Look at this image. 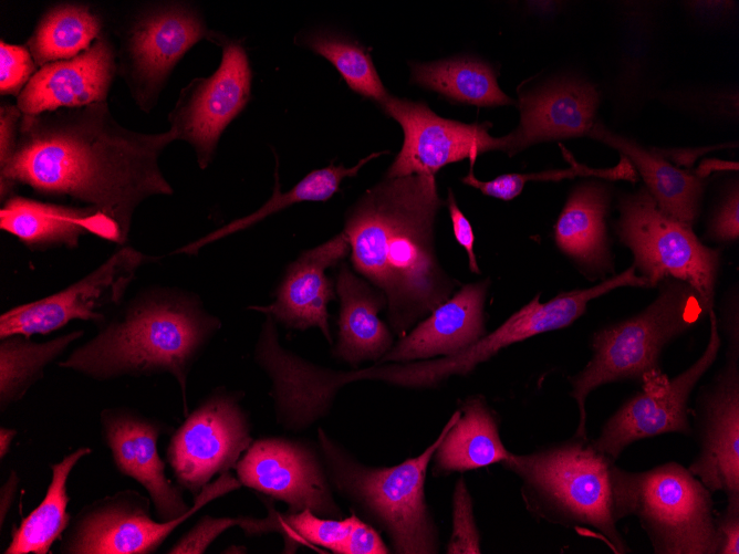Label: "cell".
I'll return each instance as SVG.
<instances>
[{"instance_id":"cell-1","label":"cell","mask_w":739,"mask_h":554,"mask_svg":"<svg viewBox=\"0 0 739 554\" xmlns=\"http://www.w3.org/2000/svg\"><path fill=\"white\" fill-rule=\"evenodd\" d=\"M171 129L144 134L121 126L106 102L23 115L15 146L0 163L3 202L18 185L92 207L127 240L133 215L147 198L171 195L158 158Z\"/></svg>"},{"instance_id":"cell-2","label":"cell","mask_w":739,"mask_h":554,"mask_svg":"<svg viewBox=\"0 0 739 554\" xmlns=\"http://www.w3.org/2000/svg\"><path fill=\"white\" fill-rule=\"evenodd\" d=\"M443 205L434 175H409L366 190L345 218L353 266L384 294L398 338L457 285L435 252L434 223Z\"/></svg>"},{"instance_id":"cell-3","label":"cell","mask_w":739,"mask_h":554,"mask_svg":"<svg viewBox=\"0 0 739 554\" xmlns=\"http://www.w3.org/2000/svg\"><path fill=\"white\" fill-rule=\"evenodd\" d=\"M220 326L196 295L149 288L122 303L58 365L97 381L169 374L180 387L187 415L189 372Z\"/></svg>"},{"instance_id":"cell-4","label":"cell","mask_w":739,"mask_h":554,"mask_svg":"<svg viewBox=\"0 0 739 554\" xmlns=\"http://www.w3.org/2000/svg\"><path fill=\"white\" fill-rule=\"evenodd\" d=\"M601 452L592 439H570L500 464L521 481L527 510L537 519L594 537L614 554L631 551L617 524L629 516L627 470Z\"/></svg>"},{"instance_id":"cell-5","label":"cell","mask_w":739,"mask_h":554,"mask_svg":"<svg viewBox=\"0 0 739 554\" xmlns=\"http://www.w3.org/2000/svg\"><path fill=\"white\" fill-rule=\"evenodd\" d=\"M459 415L457 409L421 453L392 467H372L358 461L323 429H318V449L333 491L350 502L362 520L385 533L394 553L439 552V529L426 501L425 482L443 436Z\"/></svg>"},{"instance_id":"cell-6","label":"cell","mask_w":739,"mask_h":554,"mask_svg":"<svg viewBox=\"0 0 739 554\" xmlns=\"http://www.w3.org/2000/svg\"><path fill=\"white\" fill-rule=\"evenodd\" d=\"M659 283L656 299L642 312L593 334L591 359L570 378L580 414L575 436L587 437L585 401L597 387L635 380L642 390H662L669 380L659 364L663 349L712 310L687 282L668 278Z\"/></svg>"},{"instance_id":"cell-7","label":"cell","mask_w":739,"mask_h":554,"mask_svg":"<svg viewBox=\"0 0 739 554\" xmlns=\"http://www.w3.org/2000/svg\"><path fill=\"white\" fill-rule=\"evenodd\" d=\"M627 500L655 554L718 553L711 491L683 464L628 471Z\"/></svg>"},{"instance_id":"cell-8","label":"cell","mask_w":739,"mask_h":554,"mask_svg":"<svg viewBox=\"0 0 739 554\" xmlns=\"http://www.w3.org/2000/svg\"><path fill=\"white\" fill-rule=\"evenodd\" d=\"M617 234L634 254L649 286L677 279L714 304L719 252L704 245L687 224L664 211L646 188L620 200Z\"/></svg>"},{"instance_id":"cell-9","label":"cell","mask_w":739,"mask_h":554,"mask_svg":"<svg viewBox=\"0 0 739 554\" xmlns=\"http://www.w3.org/2000/svg\"><path fill=\"white\" fill-rule=\"evenodd\" d=\"M241 487L230 472L202 488L186 514L170 521H155L150 499L134 490L118 491L97 499L80 510L63 536L59 553L65 554H149L169 534L207 503Z\"/></svg>"},{"instance_id":"cell-10","label":"cell","mask_w":739,"mask_h":554,"mask_svg":"<svg viewBox=\"0 0 739 554\" xmlns=\"http://www.w3.org/2000/svg\"><path fill=\"white\" fill-rule=\"evenodd\" d=\"M243 394L217 388L174 431L166 458L177 484L198 495L216 474L235 468L253 442Z\"/></svg>"},{"instance_id":"cell-11","label":"cell","mask_w":739,"mask_h":554,"mask_svg":"<svg viewBox=\"0 0 739 554\" xmlns=\"http://www.w3.org/2000/svg\"><path fill=\"white\" fill-rule=\"evenodd\" d=\"M149 257L123 245L79 281L45 297L17 305L0 316V338L46 335L81 320L102 326L124 300Z\"/></svg>"},{"instance_id":"cell-12","label":"cell","mask_w":739,"mask_h":554,"mask_svg":"<svg viewBox=\"0 0 739 554\" xmlns=\"http://www.w3.org/2000/svg\"><path fill=\"white\" fill-rule=\"evenodd\" d=\"M233 469L241 485L283 501L289 513L309 509L320 516L343 518L318 446L282 437L258 439Z\"/></svg>"},{"instance_id":"cell-13","label":"cell","mask_w":739,"mask_h":554,"mask_svg":"<svg viewBox=\"0 0 739 554\" xmlns=\"http://www.w3.org/2000/svg\"><path fill=\"white\" fill-rule=\"evenodd\" d=\"M403 128L404 143L386 171V178L436 175L444 166L478 155L506 150L511 155L510 135L492 137L487 124H464L436 115L426 104L388 95L381 104Z\"/></svg>"},{"instance_id":"cell-14","label":"cell","mask_w":739,"mask_h":554,"mask_svg":"<svg viewBox=\"0 0 739 554\" xmlns=\"http://www.w3.org/2000/svg\"><path fill=\"white\" fill-rule=\"evenodd\" d=\"M220 45L218 69L184 87L168 116L176 139L194 147L202 169L211 161L225 128L250 98L252 73L243 46L228 39H222Z\"/></svg>"},{"instance_id":"cell-15","label":"cell","mask_w":739,"mask_h":554,"mask_svg":"<svg viewBox=\"0 0 739 554\" xmlns=\"http://www.w3.org/2000/svg\"><path fill=\"white\" fill-rule=\"evenodd\" d=\"M710 335L698 359L659 391L642 390L627 399L602 426L595 447L616 461L633 442L664 433L693 437L689 398L697 383L716 360L721 338L714 310L709 313Z\"/></svg>"},{"instance_id":"cell-16","label":"cell","mask_w":739,"mask_h":554,"mask_svg":"<svg viewBox=\"0 0 739 554\" xmlns=\"http://www.w3.org/2000/svg\"><path fill=\"white\" fill-rule=\"evenodd\" d=\"M691 425L697 453L688 467L711 492L739 501V351L727 359L708 387L701 389Z\"/></svg>"},{"instance_id":"cell-17","label":"cell","mask_w":739,"mask_h":554,"mask_svg":"<svg viewBox=\"0 0 739 554\" xmlns=\"http://www.w3.org/2000/svg\"><path fill=\"white\" fill-rule=\"evenodd\" d=\"M205 38L218 44L222 40L207 29L197 11L181 3L160 4L135 20L127 33L125 54L133 91L142 106L155 102L178 61Z\"/></svg>"},{"instance_id":"cell-18","label":"cell","mask_w":739,"mask_h":554,"mask_svg":"<svg viewBox=\"0 0 739 554\" xmlns=\"http://www.w3.org/2000/svg\"><path fill=\"white\" fill-rule=\"evenodd\" d=\"M103 440L117 471L139 483L148 493L159 521L183 516L190 506L183 488L166 475L158 439L171 427L128 407L104 408L100 414Z\"/></svg>"},{"instance_id":"cell-19","label":"cell","mask_w":739,"mask_h":554,"mask_svg":"<svg viewBox=\"0 0 739 554\" xmlns=\"http://www.w3.org/2000/svg\"><path fill=\"white\" fill-rule=\"evenodd\" d=\"M348 252L350 243L344 232L302 252L288 265L275 300L268 305H251L248 309L263 313L289 328L304 331L318 327L332 344L327 304L336 293L325 271L341 262Z\"/></svg>"},{"instance_id":"cell-20","label":"cell","mask_w":739,"mask_h":554,"mask_svg":"<svg viewBox=\"0 0 739 554\" xmlns=\"http://www.w3.org/2000/svg\"><path fill=\"white\" fill-rule=\"evenodd\" d=\"M115 70L114 48L101 35L79 55L40 66L17 106L23 115H37L105 102Z\"/></svg>"},{"instance_id":"cell-21","label":"cell","mask_w":739,"mask_h":554,"mask_svg":"<svg viewBox=\"0 0 739 554\" xmlns=\"http://www.w3.org/2000/svg\"><path fill=\"white\" fill-rule=\"evenodd\" d=\"M488 285V280L462 285L375 364L450 356L475 344L487 334L485 302Z\"/></svg>"},{"instance_id":"cell-22","label":"cell","mask_w":739,"mask_h":554,"mask_svg":"<svg viewBox=\"0 0 739 554\" xmlns=\"http://www.w3.org/2000/svg\"><path fill=\"white\" fill-rule=\"evenodd\" d=\"M0 228L31 250L75 248L86 234L124 244L116 223L92 207L65 206L18 195L3 201Z\"/></svg>"},{"instance_id":"cell-23","label":"cell","mask_w":739,"mask_h":554,"mask_svg":"<svg viewBox=\"0 0 739 554\" xmlns=\"http://www.w3.org/2000/svg\"><path fill=\"white\" fill-rule=\"evenodd\" d=\"M520 125L510 135L512 154L535 143L587 135L599 104L593 85L574 79L521 94Z\"/></svg>"},{"instance_id":"cell-24","label":"cell","mask_w":739,"mask_h":554,"mask_svg":"<svg viewBox=\"0 0 739 554\" xmlns=\"http://www.w3.org/2000/svg\"><path fill=\"white\" fill-rule=\"evenodd\" d=\"M335 291L340 297L337 342L334 357L357 368L377 363L393 346V335L378 317L386 305L384 294L358 278L346 263L339 271Z\"/></svg>"},{"instance_id":"cell-25","label":"cell","mask_w":739,"mask_h":554,"mask_svg":"<svg viewBox=\"0 0 739 554\" xmlns=\"http://www.w3.org/2000/svg\"><path fill=\"white\" fill-rule=\"evenodd\" d=\"M459 410L433 456L436 477L501 463L511 453L501 440L499 417L483 397H468Z\"/></svg>"},{"instance_id":"cell-26","label":"cell","mask_w":739,"mask_h":554,"mask_svg":"<svg viewBox=\"0 0 739 554\" xmlns=\"http://www.w3.org/2000/svg\"><path fill=\"white\" fill-rule=\"evenodd\" d=\"M587 135L617 149L632 161L659 207L674 218L691 224L699 212L705 185L701 178L673 166L633 139L607 130L600 123H594Z\"/></svg>"},{"instance_id":"cell-27","label":"cell","mask_w":739,"mask_h":554,"mask_svg":"<svg viewBox=\"0 0 739 554\" xmlns=\"http://www.w3.org/2000/svg\"><path fill=\"white\" fill-rule=\"evenodd\" d=\"M608 202L603 185L583 184L572 191L554 227L561 251L591 270L604 269L610 262L604 222Z\"/></svg>"},{"instance_id":"cell-28","label":"cell","mask_w":739,"mask_h":554,"mask_svg":"<svg viewBox=\"0 0 739 554\" xmlns=\"http://www.w3.org/2000/svg\"><path fill=\"white\" fill-rule=\"evenodd\" d=\"M91 453V448L80 447L50 464L51 480L44 498L12 530L4 554H46L53 543L61 540L72 520L67 512L71 500L66 489L69 477L79 461Z\"/></svg>"},{"instance_id":"cell-29","label":"cell","mask_w":739,"mask_h":554,"mask_svg":"<svg viewBox=\"0 0 739 554\" xmlns=\"http://www.w3.org/2000/svg\"><path fill=\"white\" fill-rule=\"evenodd\" d=\"M412 82L459 103L477 106L513 103L499 87L492 66L470 56L414 63Z\"/></svg>"},{"instance_id":"cell-30","label":"cell","mask_w":739,"mask_h":554,"mask_svg":"<svg viewBox=\"0 0 739 554\" xmlns=\"http://www.w3.org/2000/svg\"><path fill=\"white\" fill-rule=\"evenodd\" d=\"M84 335L75 330L45 342L15 334L0 338V410L20 401L45 368Z\"/></svg>"},{"instance_id":"cell-31","label":"cell","mask_w":739,"mask_h":554,"mask_svg":"<svg viewBox=\"0 0 739 554\" xmlns=\"http://www.w3.org/2000/svg\"><path fill=\"white\" fill-rule=\"evenodd\" d=\"M382 154L383 153H372L350 168L343 165L335 166L331 164L327 167L314 169L290 190L284 192L280 191L277 168L273 195L258 210L219 228L195 242L188 243L177 250L176 253L196 254L206 244L247 229L267 217L283 210L288 206L304 201H326L340 190V185L344 178L355 177L364 165Z\"/></svg>"},{"instance_id":"cell-32","label":"cell","mask_w":739,"mask_h":554,"mask_svg":"<svg viewBox=\"0 0 739 554\" xmlns=\"http://www.w3.org/2000/svg\"><path fill=\"white\" fill-rule=\"evenodd\" d=\"M101 29L100 18L87 6L58 4L41 18L28 49L40 66L69 60L87 50L101 36Z\"/></svg>"},{"instance_id":"cell-33","label":"cell","mask_w":739,"mask_h":554,"mask_svg":"<svg viewBox=\"0 0 739 554\" xmlns=\"http://www.w3.org/2000/svg\"><path fill=\"white\" fill-rule=\"evenodd\" d=\"M300 43L330 61L355 93L378 104L389 95L371 55L357 42L333 32L314 31L301 36Z\"/></svg>"},{"instance_id":"cell-34","label":"cell","mask_w":739,"mask_h":554,"mask_svg":"<svg viewBox=\"0 0 739 554\" xmlns=\"http://www.w3.org/2000/svg\"><path fill=\"white\" fill-rule=\"evenodd\" d=\"M281 532L287 553H293L299 545L326 548L339 554L353 522L347 518L332 519L315 514L309 509L296 513H280Z\"/></svg>"},{"instance_id":"cell-35","label":"cell","mask_w":739,"mask_h":554,"mask_svg":"<svg viewBox=\"0 0 739 554\" xmlns=\"http://www.w3.org/2000/svg\"><path fill=\"white\" fill-rule=\"evenodd\" d=\"M590 175L611 179H636L632 165L622 156L621 163L610 169H591L574 163L572 167L568 169L548 170L538 174H504L488 181L478 179L472 173V167H470V171L461 178V181L465 185L478 189L486 196L501 200H512L520 195L524 184L529 180H561L563 178Z\"/></svg>"},{"instance_id":"cell-36","label":"cell","mask_w":739,"mask_h":554,"mask_svg":"<svg viewBox=\"0 0 739 554\" xmlns=\"http://www.w3.org/2000/svg\"><path fill=\"white\" fill-rule=\"evenodd\" d=\"M446 553H481L480 533L473 514L472 500L462 478L457 480L452 493V531Z\"/></svg>"},{"instance_id":"cell-37","label":"cell","mask_w":739,"mask_h":554,"mask_svg":"<svg viewBox=\"0 0 739 554\" xmlns=\"http://www.w3.org/2000/svg\"><path fill=\"white\" fill-rule=\"evenodd\" d=\"M37 63L24 45L0 43V92L2 95H17L22 92L33 74Z\"/></svg>"},{"instance_id":"cell-38","label":"cell","mask_w":739,"mask_h":554,"mask_svg":"<svg viewBox=\"0 0 739 554\" xmlns=\"http://www.w3.org/2000/svg\"><path fill=\"white\" fill-rule=\"evenodd\" d=\"M242 516L214 518L205 515L185 533L166 553L168 554H200L226 530L241 526Z\"/></svg>"},{"instance_id":"cell-39","label":"cell","mask_w":739,"mask_h":554,"mask_svg":"<svg viewBox=\"0 0 739 554\" xmlns=\"http://www.w3.org/2000/svg\"><path fill=\"white\" fill-rule=\"evenodd\" d=\"M391 548L372 524L353 513L351 530L340 547L339 554H387Z\"/></svg>"},{"instance_id":"cell-40","label":"cell","mask_w":739,"mask_h":554,"mask_svg":"<svg viewBox=\"0 0 739 554\" xmlns=\"http://www.w3.org/2000/svg\"><path fill=\"white\" fill-rule=\"evenodd\" d=\"M710 234L719 241H733L739 236V196L736 186L714 217Z\"/></svg>"},{"instance_id":"cell-41","label":"cell","mask_w":739,"mask_h":554,"mask_svg":"<svg viewBox=\"0 0 739 554\" xmlns=\"http://www.w3.org/2000/svg\"><path fill=\"white\" fill-rule=\"evenodd\" d=\"M719 539L717 554H739V501L728 502L716 516Z\"/></svg>"},{"instance_id":"cell-42","label":"cell","mask_w":739,"mask_h":554,"mask_svg":"<svg viewBox=\"0 0 739 554\" xmlns=\"http://www.w3.org/2000/svg\"><path fill=\"white\" fill-rule=\"evenodd\" d=\"M447 207L452 223L454 236L457 242L466 250L469 269L473 273H480L473 250L475 234L472 227L459 209L451 189L448 190Z\"/></svg>"},{"instance_id":"cell-43","label":"cell","mask_w":739,"mask_h":554,"mask_svg":"<svg viewBox=\"0 0 739 554\" xmlns=\"http://www.w3.org/2000/svg\"><path fill=\"white\" fill-rule=\"evenodd\" d=\"M22 117L18 106L3 103L0 108V163L4 161L12 153L19 133Z\"/></svg>"},{"instance_id":"cell-44","label":"cell","mask_w":739,"mask_h":554,"mask_svg":"<svg viewBox=\"0 0 739 554\" xmlns=\"http://www.w3.org/2000/svg\"><path fill=\"white\" fill-rule=\"evenodd\" d=\"M20 478L17 471L12 470L7 480L0 488V527L4 525L6 518L14 502Z\"/></svg>"},{"instance_id":"cell-45","label":"cell","mask_w":739,"mask_h":554,"mask_svg":"<svg viewBox=\"0 0 739 554\" xmlns=\"http://www.w3.org/2000/svg\"><path fill=\"white\" fill-rule=\"evenodd\" d=\"M17 436V430L8 427H0V459L2 460L10 451L11 443Z\"/></svg>"}]
</instances>
